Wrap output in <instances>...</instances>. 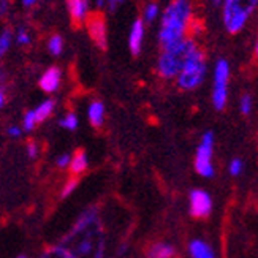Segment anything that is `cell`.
Listing matches in <instances>:
<instances>
[{
  "label": "cell",
  "instance_id": "36",
  "mask_svg": "<svg viewBox=\"0 0 258 258\" xmlns=\"http://www.w3.org/2000/svg\"><path fill=\"white\" fill-rule=\"evenodd\" d=\"M4 80H5V72H4L2 69H0V86H2Z\"/></svg>",
  "mask_w": 258,
  "mask_h": 258
},
{
  "label": "cell",
  "instance_id": "33",
  "mask_svg": "<svg viewBox=\"0 0 258 258\" xmlns=\"http://www.w3.org/2000/svg\"><path fill=\"white\" fill-rule=\"evenodd\" d=\"M5 102H7V95H5L4 87L0 86V109H2V108L5 106Z\"/></svg>",
  "mask_w": 258,
  "mask_h": 258
},
{
  "label": "cell",
  "instance_id": "19",
  "mask_svg": "<svg viewBox=\"0 0 258 258\" xmlns=\"http://www.w3.org/2000/svg\"><path fill=\"white\" fill-rule=\"evenodd\" d=\"M41 258H73L70 255V252L67 250L62 244H57V245H52L49 247L46 252L41 255Z\"/></svg>",
  "mask_w": 258,
  "mask_h": 258
},
{
  "label": "cell",
  "instance_id": "5",
  "mask_svg": "<svg viewBox=\"0 0 258 258\" xmlns=\"http://www.w3.org/2000/svg\"><path fill=\"white\" fill-rule=\"evenodd\" d=\"M206 73H208L206 55L198 48L187 59L185 65L182 67V70L176 76V83L182 91H195L197 87L203 84Z\"/></svg>",
  "mask_w": 258,
  "mask_h": 258
},
{
  "label": "cell",
  "instance_id": "8",
  "mask_svg": "<svg viewBox=\"0 0 258 258\" xmlns=\"http://www.w3.org/2000/svg\"><path fill=\"white\" fill-rule=\"evenodd\" d=\"M87 32L91 35L92 41L100 49L108 48V30H106V21L102 15H91L86 19Z\"/></svg>",
  "mask_w": 258,
  "mask_h": 258
},
{
  "label": "cell",
  "instance_id": "26",
  "mask_svg": "<svg viewBox=\"0 0 258 258\" xmlns=\"http://www.w3.org/2000/svg\"><path fill=\"white\" fill-rule=\"evenodd\" d=\"M78 179L76 177H73V179H70L69 182H65V185H63V188H62V192H60V197L62 198H67V197H70L73 192H75V188L78 187Z\"/></svg>",
  "mask_w": 258,
  "mask_h": 258
},
{
  "label": "cell",
  "instance_id": "32",
  "mask_svg": "<svg viewBox=\"0 0 258 258\" xmlns=\"http://www.w3.org/2000/svg\"><path fill=\"white\" fill-rule=\"evenodd\" d=\"M21 2V5L24 7V8H32V7H35L40 0H19Z\"/></svg>",
  "mask_w": 258,
  "mask_h": 258
},
{
  "label": "cell",
  "instance_id": "27",
  "mask_svg": "<svg viewBox=\"0 0 258 258\" xmlns=\"http://www.w3.org/2000/svg\"><path fill=\"white\" fill-rule=\"evenodd\" d=\"M242 170H244V163H242V160H239V159L231 160V163H230V174H231V176H239V174L242 173Z\"/></svg>",
  "mask_w": 258,
  "mask_h": 258
},
{
  "label": "cell",
  "instance_id": "3",
  "mask_svg": "<svg viewBox=\"0 0 258 258\" xmlns=\"http://www.w3.org/2000/svg\"><path fill=\"white\" fill-rule=\"evenodd\" d=\"M198 49V44L194 38H185L176 46L162 49V54L157 60V73L163 80H173L182 70L187 59Z\"/></svg>",
  "mask_w": 258,
  "mask_h": 258
},
{
  "label": "cell",
  "instance_id": "25",
  "mask_svg": "<svg viewBox=\"0 0 258 258\" xmlns=\"http://www.w3.org/2000/svg\"><path fill=\"white\" fill-rule=\"evenodd\" d=\"M35 127H37V122H35V117H33V111H27L24 114V120H22V130L32 132Z\"/></svg>",
  "mask_w": 258,
  "mask_h": 258
},
{
  "label": "cell",
  "instance_id": "39",
  "mask_svg": "<svg viewBox=\"0 0 258 258\" xmlns=\"http://www.w3.org/2000/svg\"><path fill=\"white\" fill-rule=\"evenodd\" d=\"M19 258H26V256H19Z\"/></svg>",
  "mask_w": 258,
  "mask_h": 258
},
{
  "label": "cell",
  "instance_id": "24",
  "mask_svg": "<svg viewBox=\"0 0 258 258\" xmlns=\"http://www.w3.org/2000/svg\"><path fill=\"white\" fill-rule=\"evenodd\" d=\"M252 106H253V100L249 94H245L241 97V102H239V108H241V113L244 116H249L252 113Z\"/></svg>",
  "mask_w": 258,
  "mask_h": 258
},
{
  "label": "cell",
  "instance_id": "38",
  "mask_svg": "<svg viewBox=\"0 0 258 258\" xmlns=\"http://www.w3.org/2000/svg\"><path fill=\"white\" fill-rule=\"evenodd\" d=\"M214 4H216V5H220V4H222V0H214Z\"/></svg>",
  "mask_w": 258,
  "mask_h": 258
},
{
  "label": "cell",
  "instance_id": "30",
  "mask_svg": "<svg viewBox=\"0 0 258 258\" xmlns=\"http://www.w3.org/2000/svg\"><path fill=\"white\" fill-rule=\"evenodd\" d=\"M38 152H40V149H38V146L35 143H29L27 144V155L30 157V159H37Z\"/></svg>",
  "mask_w": 258,
  "mask_h": 258
},
{
  "label": "cell",
  "instance_id": "13",
  "mask_svg": "<svg viewBox=\"0 0 258 258\" xmlns=\"http://www.w3.org/2000/svg\"><path fill=\"white\" fill-rule=\"evenodd\" d=\"M87 117H89V122H91L95 128L102 127L105 122V105L102 102H98V100L92 102L87 109Z\"/></svg>",
  "mask_w": 258,
  "mask_h": 258
},
{
  "label": "cell",
  "instance_id": "2",
  "mask_svg": "<svg viewBox=\"0 0 258 258\" xmlns=\"http://www.w3.org/2000/svg\"><path fill=\"white\" fill-rule=\"evenodd\" d=\"M190 24H192V4L188 0H171L160 19L159 43L162 49L173 48L185 40Z\"/></svg>",
  "mask_w": 258,
  "mask_h": 258
},
{
  "label": "cell",
  "instance_id": "28",
  "mask_svg": "<svg viewBox=\"0 0 258 258\" xmlns=\"http://www.w3.org/2000/svg\"><path fill=\"white\" fill-rule=\"evenodd\" d=\"M70 159H72V155L70 154H62V155H59L57 157V160H55V165H57L59 168H67L70 165Z\"/></svg>",
  "mask_w": 258,
  "mask_h": 258
},
{
  "label": "cell",
  "instance_id": "23",
  "mask_svg": "<svg viewBox=\"0 0 258 258\" xmlns=\"http://www.w3.org/2000/svg\"><path fill=\"white\" fill-rule=\"evenodd\" d=\"M78 116L75 114V113H69L67 114L63 119H60V122H59V125L60 127H63V128H67V130H70V132H73V130H76L78 128Z\"/></svg>",
  "mask_w": 258,
  "mask_h": 258
},
{
  "label": "cell",
  "instance_id": "7",
  "mask_svg": "<svg viewBox=\"0 0 258 258\" xmlns=\"http://www.w3.org/2000/svg\"><path fill=\"white\" fill-rule=\"evenodd\" d=\"M212 149H214V133L206 132L201 138V143L197 149L195 170L200 176L212 177L214 176V165H212Z\"/></svg>",
  "mask_w": 258,
  "mask_h": 258
},
{
  "label": "cell",
  "instance_id": "22",
  "mask_svg": "<svg viewBox=\"0 0 258 258\" xmlns=\"http://www.w3.org/2000/svg\"><path fill=\"white\" fill-rule=\"evenodd\" d=\"M13 38L16 40V43L19 44V46H29V44L32 43L30 32L24 27H19L16 30V33H13Z\"/></svg>",
  "mask_w": 258,
  "mask_h": 258
},
{
  "label": "cell",
  "instance_id": "18",
  "mask_svg": "<svg viewBox=\"0 0 258 258\" xmlns=\"http://www.w3.org/2000/svg\"><path fill=\"white\" fill-rule=\"evenodd\" d=\"M11 43H13V32L10 29H4L0 32V60L5 57V54L10 51Z\"/></svg>",
  "mask_w": 258,
  "mask_h": 258
},
{
  "label": "cell",
  "instance_id": "10",
  "mask_svg": "<svg viewBox=\"0 0 258 258\" xmlns=\"http://www.w3.org/2000/svg\"><path fill=\"white\" fill-rule=\"evenodd\" d=\"M60 83H62V72L57 67H49L40 78V87L46 94H54L60 87Z\"/></svg>",
  "mask_w": 258,
  "mask_h": 258
},
{
  "label": "cell",
  "instance_id": "37",
  "mask_svg": "<svg viewBox=\"0 0 258 258\" xmlns=\"http://www.w3.org/2000/svg\"><path fill=\"white\" fill-rule=\"evenodd\" d=\"M105 0H98V2H97V5H98V8H102V7H105Z\"/></svg>",
  "mask_w": 258,
  "mask_h": 258
},
{
  "label": "cell",
  "instance_id": "20",
  "mask_svg": "<svg viewBox=\"0 0 258 258\" xmlns=\"http://www.w3.org/2000/svg\"><path fill=\"white\" fill-rule=\"evenodd\" d=\"M160 15V7L157 4H148L144 7V11H143V22H154L157 18Z\"/></svg>",
  "mask_w": 258,
  "mask_h": 258
},
{
  "label": "cell",
  "instance_id": "6",
  "mask_svg": "<svg viewBox=\"0 0 258 258\" xmlns=\"http://www.w3.org/2000/svg\"><path fill=\"white\" fill-rule=\"evenodd\" d=\"M228 80H230V63L220 59L214 69V87H212V103L216 109H223L228 97Z\"/></svg>",
  "mask_w": 258,
  "mask_h": 258
},
{
  "label": "cell",
  "instance_id": "17",
  "mask_svg": "<svg viewBox=\"0 0 258 258\" xmlns=\"http://www.w3.org/2000/svg\"><path fill=\"white\" fill-rule=\"evenodd\" d=\"M54 108H55V102L49 98V100H44L43 103H40L35 109H32L33 111V117H35L37 124H41V122L46 120L52 114Z\"/></svg>",
  "mask_w": 258,
  "mask_h": 258
},
{
  "label": "cell",
  "instance_id": "1",
  "mask_svg": "<svg viewBox=\"0 0 258 258\" xmlns=\"http://www.w3.org/2000/svg\"><path fill=\"white\" fill-rule=\"evenodd\" d=\"M60 244L73 258H103L105 230L98 208H87Z\"/></svg>",
  "mask_w": 258,
  "mask_h": 258
},
{
  "label": "cell",
  "instance_id": "31",
  "mask_svg": "<svg viewBox=\"0 0 258 258\" xmlns=\"http://www.w3.org/2000/svg\"><path fill=\"white\" fill-rule=\"evenodd\" d=\"M8 135L11 138H21V135H22V130L16 125H11L8 127Z\"/></svg>",
  "mask_w": 258,
  "mask_h": 258
},
{
  "label": "cell",
  "instance_id": "11",
  "mask_svg": "<svg viewBox=\"0 0 258 258\" xmlns=\"http://www.w3.org/2000/svg\"><path fill=\"white\" fill-rule=\"evenodd\" d=\"M143 41H144V22L140 18L133 21L130 33H128V48L133 55H138L141 52Z\"/></svg>",
  "mask_w": 258,
  "mask_h": 258
},
{
  "label": "cell",
  "instance_id": "29",
  "mask_svg": "<svg viewBox=\"0 0 258 258\" xmlns=\"http://www.w3.org/2000/svg\"><path fill=\"white\" fill-rule=\"evenodd\" d=\"M11 0H0V19H4L10 11Z\"/></svg>",
  "mask_w": 258,
  "mask_h": 258
},
{
  "label": "cell",
  "instance_id": "15",
  "mask_svg": "<svg viewBox=\"0 0 258 258\" xmlns=\"http://www.w3.org/2000/svg\"><path fill=\"white\" fill-rule=\"evenodd\" d=\"M70 171L78 176V174H81L87 170V166H89V162H87V155L84 151H76L73 155H72V159H70Z\"/></svg>",
  "mask_w": 258,
  "mask_h": 258
},
{
  "label": "cell",
  "instance_id": "35",
  "mask_svg": "<svg viewBox=\"0 0 258 258\" xmlns=\"http://www.w3.org/2000/svg\"><path fill=\"white\" fill-rule=\"evenodd\" d=\"M105 2H108L111 5V8H113L116 4H120V2H124V0H105Z\"/></svg>",
  "mask_w": 258,
  "mask_h": 258
},
{
  "label": "cell",
  "instance_id": "34",
  "mask_svg": "<svg viewBox=\"0 0 258 258\" xmlns=\"http://www.w3.org/2000/svg\"><path fill=\"white\" fill-rule=\"evenodd\" d=\"M127 249H128V245L124 242V244H120V247H119V252H117V255H124L125 252H127Z\"/></svg>",
  "mask_w": 258,
  "mask_h": 258
},
{
  "label": "cell",
  "instance_id": "40",
  "mask_svg": "<svg viewBox=\"0 0 258 258\" xmlns=\"http://www.w3.org/2000/svg\"><path fill=\"white\" fill-rule=\"evenodd\" d=\"M111 258H114V256H111Z\"/></svg>",
  "mask_w": 258,
  "mask_h": 258
},
{
  "label": "cell",
  "instance_id": "14",
  "mask_svg": "<svg viewBox=\"0 0 258 258\" xmlns=\"http://www.w3.org/2000/svg\"><path fill=\"white\" fill-rule=\"evenodd\" d=\"M188 252L192 255V258H216L214 252L209 247V244H206L205 241L195 239L190 242L188 245Z\"/></svg>",
  "mask_w": 258,
  "mask_h": 258
},
{
  "label": "cell",
  "instance_id": "9",
  "mask_svg": "<svg viewBox=\"0 0 258 258\" xmlns=\"http://www.w3.org/2000/svg\"><path fill=\"white\" fill-rule=\"evenodd\" d=\"M212 211V200L205 190L195 188L190 194V214L195 219H205Z\"/></svg>",
  "mask_w": 258,
  "mask_h": 258
},
{
  "label": "cell",
  "instance_id": "21",
  "mask_svg": "<svg viewBox=\"0 0 258 258\" xmlns=\"http://www.w3.org/2000/svg\"><path fill=\"white\" fill-rule=\"evenodd\" d=\"M48 49L52 55H60L63 51V40L60 35H52L48 40Z\"/></svg>",
  "mask_w": 258,
  "mask_h": 258
},
{
  "label": "cell",
  "instance_id": "12",
  "mask_svg": "<svg viewBox=\"0 0 258 258\" xmlns=\"http://www.w3.org/2000/svg\"><path fill=\"white\" fill-rule=\"evenodd\" d=\"M67 7H69V13L75 22H78V24L86 22V19L89 16L87 0H67Z\"/></svg>",
  "mask_w": 258,
  "mask_h": 258
},
{
  "label": "cell",
  "instance_id": "16",
  "mask_svg": "<svg viewBox=\"0 0 258 258\" xmlns=\"http://www.w3.org/2000/svg\"><path fill=\"white\" fill-rule=\"evenodd\" d=\"M174 256H176V249L171 244L166 242H159L152 245L148 253V258H174Z\"/></svg>",
  "mask_w": 258,
  "mask_h": 258
},
{
  "label": "cell",
  "instance_id": "4",
  "mask_svg": "<svg viewBox=\"0 0 258 258\" xmlns=\"http://www.w3.org/2000/svg\"><path fill=\"white\" fill-rule=\"evenodd\" d=\"M258 0H222V19L230 33L241 32L252 18Z\"/></svg>",
  "mask_w": 258,
  "mask_h": 258
}]
</instances>
